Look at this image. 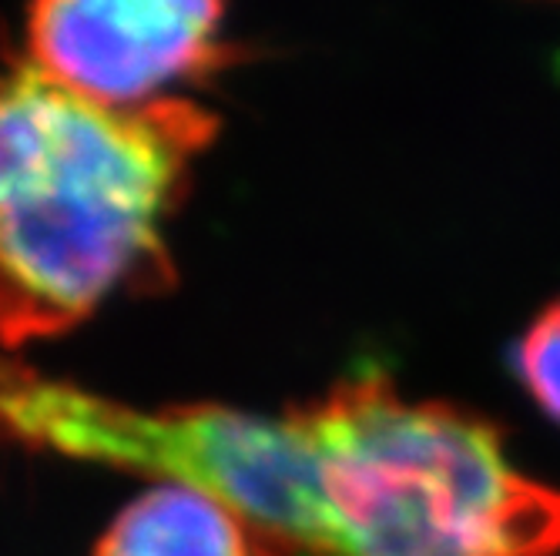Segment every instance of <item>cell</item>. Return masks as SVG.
I'll return each instance as SVG.
<instances>
[{
  "label": "cell",
  "instance_id": "2",
  "mask_svg": "<svg viewBox=\"0 0 560 556\" xmlns=\"http://www.w3.org/2000/svg\"><path fill=\"white\" fill-rule=\"evenodd\" d=\"M319 460L316 556H560V489L493 423L366 369L295 406Z\"/></svg>",
  "mask_w": 560,
  "mask_h": 556
},
{
  "label": "cell",
  "instance_id": "3",
  "mask_svg": "<svg viewBox=\"0 0 560 556\" xmlns=\"http://www.w3.org/2000/svg\"><path fill=\"white\" fill-rule=\"evenodd\" d=\"M0 439L209 493L245 527L256 556L319 549V460L295 410L282 419L225 406L135 410L0 359Z\"/></svg>",
  "mask_w": 560,
  "mask_h": 556
},
{
  "label": "cell",
  "instance_id": "5",
  "mask_svg": "<svg viewBox=\"0 0 560 556\" xmlns=\"http://www.w3.org/2000/svg\"><path fill=\"white\" fill-rule=\"evenodd\" d=\"M94 556H256V546L215 496L165 483L128 502Z\"/></svg>",
  "mask_w": 560,
  "mask_h": 556
},
{
  "label": "cell",
  "instance_id": "4",
  "mask_svg": "<svg viewBox=\"0 0 560 556\" xmlns=\"http://www.w3.org/2000/svg\"><path fill=\"white\" fill-rule=\"evenodd\" d=\"M222 14L219 4L188 0H50L24 14V64L91 105L141 111L232 58L222 44Z\"/></svg>",
  "mask_w": 560,
  "mask_h": 556
},
{
  "label": "cell",
  "instance_id": "1",
  "mask_svg": "<svg viewBox=\"0 0 560 556\" xmlns=\"http://www.w3.org/2000/svg\"><path fill=\"white\" fill-rule=\"evenodd\" d=\"M212 131L182 97L112 111L31 64L0 78V345L61 335L172 279L165 222Z\"/></svg>",
  "mask_w": 560,
  "mask_h": 556
},
{
  "label": "cell",
  "instance_id": "6",
  "mask_svg": "<svg viewBox=\"0 0 560 556\" xmlns=\"http://www.w3.org/2000/svg\"><path fill=\"white\" fill-rule=\"evenodd\" d=\"M514 366L530 399L560 423V298L547 301L530 319L514 348Z\"/></svg>",
  "mask_w": 560,
  "mask_h": 556
}]
</instances>
